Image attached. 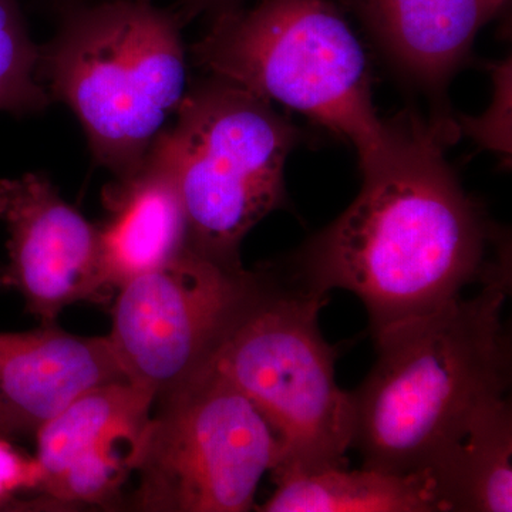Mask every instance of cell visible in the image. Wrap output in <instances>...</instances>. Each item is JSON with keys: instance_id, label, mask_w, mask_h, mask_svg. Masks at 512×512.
Instances as JSON below:
<instances>
[{"instance_id": "cell-7", "label": "cell", "mask_w": 512, "mask_h": 512, "mask_svg": "<svg viewBox=\"0 0 512 512\" xmlns=\"http://www.w3.org/2000/svg\"><path fill=\"white\" fill-rule=\"evenodd\" d=\"M136 474L137 507L164 512H247L279 463L274 431L244 393L205 367L160 399Z\"/></svg>"}, {"instance_id": "cell-21", "label": "cell", "mask_w": 512, "mask_h": 512, "mask_svg": "<svg viewBox=\"0 0 512 512\" xmlns=\"http://www.w3.org/2000/svg\"><path fill=\"white\" fill-rule=\"evenodd\" d=\"M505 2H507V0H485V5H487V12L490 19L493 18L498 10L503 8Z\"/></svg>"}, {"instance_id": "cell-18", "label": "cell", "mask_w": 512, "mask_h": 512, "mask_svg": "<svg viewBox=\"0 0 512 512\" xmlns=\"http://www.w3.org/2000/svg\"><path fill=\"white\" fill-rule=\"evenodd\" d=\"M40 480L36 458L23 456L0 434V505L19 491L39 488Z\"/></svg>"}, {"instance_id": "cell-8", "label": "cell", "mask_w": 512, "mask_h": 512, "mask_svg": "<svg viewBox=\"0 0 512 512\" xmlns=\"http://www.w3.org/2000/svg\"><path fill=\"white\" fill-rule=\"evenodd\" d=\"M258 274L185 249L119 288L107 336L124 376L163 399L207 367Z\"/></svg>"}, {"instance_id": "cell-13", "label": "cell", "mask_w": 512, "mask_h": 512, "mask_svg": "<svg viewBox=\"0 0 512 512\" xmlns=\"http://www.w3.org/2000/svg\"><path fill=\"white\" fill-rule=\"evenodd\" d=\"M384 56L434 96L466 62L481 26L485 0H348Z\"/></svg>"}, {"instance_id": "cell-1", "label": "cell", "mask_w": 512, "mask_h": 512, "mask_svg": "<svg viewBox=\"0 0 512 512\" xmlns=\"http://www.w3.org/2000/svg\"><path fill=\"white\" fill-rule=\"evenodd\" d=\"M456 126L409 117L396 151L363 173L348 210L282 272L309 291L355 293L372 336L439 311L473 284H511L507 251L464 192L443 147ZM505 248V247H503ZM501 248V249H503Z\"/></svg>"}, {"instance_id": "cell-3", "label": "cell", "mask_w": 512, "mask_h": 512, "mask_svg": "<svg viewBox=\"0 0 512 512\" xmlns=\"http://www.w3.org/2000/svg\"><path fill=\"white\" fill-rule=\"evenodd\" d=\"M191 55L211 76L349 141L362 173L386 163L402 141L407 117L380 119L365 49L326 0H262L251 10L222 12Z\"/></svg>"}, {"instance_id": "cell-17", "label": "cell", "mask_w": 512, "mask_h": 512, "mask_svg": "<svg viewBox=\"0 0 512 512\" xmlns=\"http://www.w3.org/2000/svg\"><path fill=\"white\" fill-rule=\"evenodd\" d=\"M495 96L493 107L483 119H460L458 131L476 138L483 146L511 154L510 106H511V62L493 66Z\"/></svg>"}, {"instance_id": "cell-22", "label": "cell", "mask_w": 512, "mask_h": 512, "mask_svg": "<svg viewBox=\"0 0 512 512\" xmlns=\"http://www.w3.org/2000/svg\"><path fill=\"white\" fill-rule=\"evenodd\" d=\"M239 0H225V3H227V10L237 9ZM225 10V12H227Z\"/></svg>"}, {"instance_id": "cell-2", "label": "cell", "mask_w": 512, "mask_h": 512, "mask_svg": "<svg viewBox=\"0 0 512 512\" xmlns=\"http://www.w3.org/2000/svg\"><path fill=\"white\" fill-rule=\"evenodd\" d=\"M510 285H485L439 311L375 336L377 359L352 392V448L363 467L427 478L478 410L505 397L511 342L503 325Z\"/></svg>"}, {"instance_id": "cell-16", "label": "cell", "mask_w": 512, "mask_h": 512, "mask_svg": "<svg viewBox=\"0 0 512 512\" xmlns=\"http://www.w3.org/2000/svg\"><path fill=\"white\" fill-rule=\"evenodd\" d=\"M39 53L18 0H0V111L26 116L52 103L37 79Z\"/></svg>"}, {"instance_id": "cell-9", "label": "cell", "mask_w": 512, "mask_h": 512, "mask_svg": "<svg viewBox=\"0 0 512 512\" xmlns=\"http://www.w3.org/2000/svg\"><path fill=\"white\" fill-rule=\"evenodd\" d=\"M0 222L9 234L0 286L16 289L43 325H55L67 306L109 291L99 225L67 204L46 175L0 181Z\"/></svg>"}, {"instance_id": "cell-12", "label": "cell", "mask_w": 512, "mask_h": 512, "mask_svg": "<svg viewBox=\"0 0 512 512\" xmlns=\"http://www.w3.org/2000/svg\"><path fill=\"white\" fill-rule=\"evenodd\" d=\"M103 201L110 215L99 225L101 264L109 291L188 248L183 200L157 140L133 174L106 187Z\"/></svg>"}, {"instance_id": "cell-5", "label": "cell", "mask_w": 512, "mask_h": 512, "mask_svg": "<svg viewBox=\"0 0 512 512\" xmlns=\"http://www.w3.org/2000/svg\"><path fill=\"white\" fill-rule=\"evenodd\" d=\"M326 295L266 271L207 367L245 394L274 431L272 476L348 466L355 410L335 376L336 350L319 330Z\"/></svg>"}, {"instance_id": "cell-4", "label": "cell", "mask_w": 512, "mask_h": 512, "mask_svg": "<svg viewBox=\"0 0 512 512\" xmlns=\"http://www.w3.org/2000/svg\"><path fill=\"white\" fill-rule=\"evenodd\" d=\"M37 79L69 106L97 163L134 173L188 90L180 22L150 0H104L64 16Z\"/></svg>"}, {"instance_id": "cell-15", "label": "cell", "mask_w": 512, "mask_h": 512, "mask_svg": "<svg viewBox=\"0 0 512 512\" xmlns=\"http://www.w3.org/2000/svg\"><path fill=\"white\" fill-rule=\"evenodd\" d=\"M262 512H440L429 478L363 467H325L274 476Z\"/></svg>"}, {"instance_id": "cell-6", "label": "cell", "mask_w": 512, "mask_h": 512, "mask_svg": "<svg viewBox=\"0 0 512 512\" xmlns=\"http://www.w3.org/2000/svg\"><path fill=\"white\" fill-rule=\"evenodd\" d=\"M175 116L157 143L183 200L188 248L242 266L248 232L284 204L286 158L303 133L271 101L215 76L188 87Z\"/></svg>"}, {"instance_id": "cell-11", "label": "cell", "mask_w": 512, "mask_h": 512, "mask_svg": "<svg viewBox=\"0 0 512 512\" xmlns=\"http://www.w3.org/2000/svg\"><path fill=\"white\" fill-rule=\"evenodd\" d=\"M127 380L107 336L72 335L55 325L0 333V406L19 433H36L80 394Z\"/></svg>"}, {"instance_id": "cell-19", "label": "cell", "mask_w": 512, "mask_h": 512, "mask_svg": "<svg viewBox=\"0 0 512 512\" xmlns=\"http://www.w3.org/2000/svg\"><path fill=\"white\" fill-rule=\"evenodd\" d=\"M184 5H187L191 12L211 9L214 10L215 15H220V13L227 10L225 0H184Z\"/></svg>"}, {"instance_id": "cell-20", "label": "cell", "mask_w": 512, "mask_h": 512, "mask_svg": "<svg viewBox=\"0 0 512 512\" xmlns=\"http://www.w3.org/2000/svg\"><path fill=\"white\" fill-rule=\"evenodd\" d=\"M0 434L9 436V434H19L15 421L9 416L8 412L0 406Z\"/></svg>"}, {"instance_id": "cell-14", "label": "cell", "mask_w": 512, "mask_h": 512, "mask_svg": "<svg viewBox=\"0 0 512 512\" xmlns=\"http://www.w3.org/2000/svg\"><path fill=\"white\" fill-rule=\"evenodd\" d=\"M510 400L478 410L448 456L427 476L440 512L512 511Z\"/></svg>"}, {"instance_id": "cell-10", "label": "cell", "mask_w": 512, "mask_h": 512, "mask_svg": "<svg viewBox=\"0 0 512 512\" xmlns=\"http://www.w3.org/2000/svg\"><path fill=\"white\" fill-rule=\"evenodd\" d=\"M146 387L117 380L87 390L36 431L39 490L62 504H110L136 474L151 407Z\"/></svg>"}]
</instances>
